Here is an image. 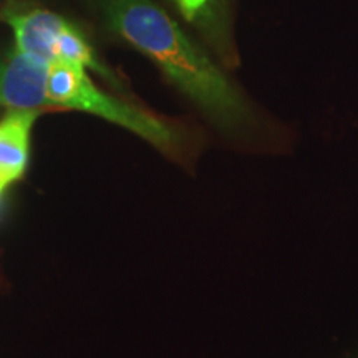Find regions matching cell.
<instances>
[{
    "mask_svg": "<svg viewBox=\"0 0 358 358\" xmlns=\"http://www.w3.org/2000/svg\"><path fill=\"white\" fill-rule=\"evenodd\" d=\"M48 66L13 47L0 57V105L10 110L48 108Z\"/></svg>",
    "mask_w": 358,
    "mask_h": 358,
    "instance_id": "3957f363",
    "label": "cell"
},
{
    "mask_svg": "<svg viewBox=\"0 0 358 358\" xmlns=\"http://www.w3.org/2000/svg\"><path fill=\"white\" fill-rule=\"evenodd\" d=\"M37 110H10L0 122V196L24 176Z\"/></svg>",
    "mask_w": 358,
    "mask_h": 358,
    "instance_id": "5b68a950",
    "label": "cell"
},
{
    "mask_svg": "<svg viewBox=\"0 0 358 358\" xmlns=\"http://www.w3.org/2000/svg\"><path fill=\"white\" fill-rule=\"evenodd\" d=\"M209 0H176V3L181 8V12L185 13L186 19H194L198 15L201 8H203Z\"/></svg>",
    "mask_w": 358,
    "mask_h": 358,
    "instance_id": "8992f818",
    "label": "cell"
},
{
    "mask_svg": "<svg viewBox=\"0 0 358 358\" xmlns=\"http://www.w3.org/2000/svg\"><path fill=\"white\" fill-rule=\"evenodd\" d=\"M47 101L53 108L77 110L100 116L138 134L168 155L178 156L186 151L185 134L176 124L105 93L88 77L87 69L80 65L69 62H53L48 65Z\"/></svg>",
    "mask_w": 358,
    "mask_h": 358,
    "instance_id": "7a4b0ae2",
    "label": "cell"
},
{
    "mask_svg": "<svg viewBox=\"0 0 358 358\" xmlns=\"http://www.w3.org/2000/svg\"><path fill=\"white\" fill-rule=\"evenodd\" d=\"M105 17L214 127L239 141L256 138L261 123L252 103L153 0H105Z\"/></svg>",
    "mask_w": 358,
    "mask_h": 358,
    "instance_id": "6da1fadb",
    "label": "cell"
},
{
    "mask_svg": "<svg viewBox=\"0 0 358 358\" xmlns=\"http://www.w3.org/2000/svg\"><path fill=\"white\" fill-rule=\"evenodd\" d=\"M0 17L13 30L17 50L47 66L55 62L58 37L69 20L48 10H10Z\"/></svg>",
    "mask_w": 358,
    "mask_h": 358,
    "instance_id": "277c9868",
    "label": "cell"
}]
</instances>
